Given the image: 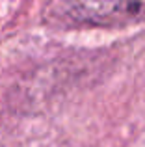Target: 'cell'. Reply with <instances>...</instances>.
<instances>
[{"label":"cell","instance_id":"6da1fadb","mask_svg":"<svg viewBox=\"0 0 145 147\" xmlns=\"http://www.w3.org/2000/svg\"><path fill=\"white\" fill-rule=\"evenodd\" d=\"M71 13L91 24H125L145 19V0H69Z\"/></svg>","mask_w":145,"mask_h":147}]
</instances>
